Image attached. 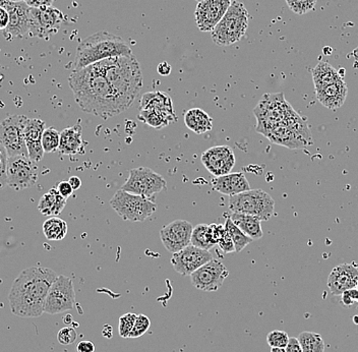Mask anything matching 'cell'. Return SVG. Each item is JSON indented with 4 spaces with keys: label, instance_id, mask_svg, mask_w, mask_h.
I'll return each mask as SVG.
<instances>
[{
    "label": "cell",
    "instance_id": "7a4b0ae2",
    "mask_svg": "<svg viewBox=\"0 0 358 352\" xmlns=\"http://www.w3.org/2000/svg\"><path fill=\"white\" fill-rule=\"evenodd\" d=\"M58 275L46 267L25 269L14 280L8 294L10 311L20 318H38L43 315L48 292Z\"/></svg>",
    "mask_w": 358,
    "mask_h": 352
},
{
    "label": "cell",
    "instance_id": "52a82bcc",
    "mask_svg": "<svg viewBox=\"0 0 358 352\" xmlns=\"http://www.w3.org/2000/svg\"><path fill=\"white\" fill-rule=\"evenodd\" d=\"M110 205L124 221L131 222L145 221L157 209L156 204L149 198L131 194L122 188L112 197Z\"/></svg>",
    "mask_w": 358,
    "mask_h": 352
},
{
    "label": "cell",
    "instance_id": "ffe728a7",
    "mask_svg": "<svg viewBox=\"0 0 358 352\" xmlns=\"http://www.w3.org/2000/svg\"><path fill=\"white\" fill-rule=\"evenodd\" d=\"M357 282V265L342 264L333 269L328 278V287L333 296H342L347 290L355 288Z\"/></svg>",
    "mask_w": 358,
    "mask_h": 352
},
{
    "label": "cell",
    "instance_id": "f1b7e54d",
    "mask_svg": "<svg viewBox=\"0 0 358 352\" xmlns=\"http://www.w3.org/2000/svg\"><path fill=\"white\" fill-rule=\"evenodd\" d=\"M43 232L48 241H63L67 234V224L61 218L50 217L43 223Z\"/></svg>",
    "mask_w": 358,
    "mask_h": 352
},
{
    "label": "cell",
    "instance_id": "7c38bea8",
    "mask_svg": "<svg viewBox=\"0 0 358 352\" xmlns=\"http://www.w3.org/2000/svg\"><path fill=\"white\" fill-rule=\"evenodd\" d=\"M76 303V292L71 278L59 275L52 284L45 303L44 313L58 315L74 309Z\"/></svg>",
    "mask_w": 358,
    "mask_h": 352
},
{
    "label": "cell",
    "instance_id": "60d3db41",
    "mask_svg": "<svg viewBox=\"0 0 358 352\" xmlns=\"http://www.w3.org/2000/svg\"><path fill=\"white\" fill-rule=\"evenodd\" d=\"M78 338L77 331L73 327H65L59 330L57 340L61 345H71L76 342Z\"/></svg>",
    "mask_w": 358,
    "mask_h": 352
},
{
    "label": "cell",
    "instance_id": "4fadbf2b",
    "mask_svg": "<svg viewBox=\"0 0 358 352\" xmlns=\"http://www.w3.org/2000/svg\"><path fill=\"white\" fill-rule=\"evenodd\" d=\"M38 167L24 155L10 157L8 164V186L16 190H26L35 186Z\"/></svg>",
    "mask_w": 358,
    "mask_h": 352
},
{
    "label": "cell",
    "instance_id": "6da1fadb",
    "mask_svg": "<svg viewBox=\"0 0 358 352\" xmlns=\"http://www.w3.org/2000/svg\"><path fill=\"white\" fill-rule=\"evenodd\" d=\"M69 85L76 102L86 113L107 120L126 110L96 65L74 69Z\"/></svg>",
    "mask_w": 358,
    "mask_h": 352
},
{
    "label": "cell",
    "instance_id": "4316f807",
    "mask_svg": "<svg viewBox=\"0 0 358 352\" xmlns=\"http://www.w3.org/2000/svg\"><path fill=\"white\" fill-rule=\"evenodd\" d=\"M233 223L235 224L245 234L251 237L253 241L262 239V229L260 226L262 220L256 216L247 215V214L232 213L230 216Z\"/></svg>",
    "mask_w": 358,
    "mask_h": 352
},
{
    "label": "cell",
    "instance_id": "cb8c5ba5",
    "mask_svg": "<svg viewBox=\"0 0 358 352\" xmlns=\"http://www.w3.org/2000/svg\"><path fill=\"white\" fill-rule=\"evenodd\" d=\"M82 135V129L80 124L63 129L60 133L58 151L67 156L82 154L85 152V144Z\"/></svg>",
    "mask_w": 358,
    "mask_h": 352
},
{
    "label": "cell",
    "instance_id": "ee69618b",
    "mask_svg": "<svg viewBox=\"0 0 358 352\" xmlns=\"http://www.w3.org/2000/svg\"><path fill=\"white\" fill-rule=\"evenodd\" d=\"M56 190L57 192H59V195L63 196V198L67 199V200L71 196V195H73L74 192V188H71L69 182H59V184H57Z\"/></svg>",
    "mask_w": 358,
    "mask_h": 352
},
{
    "label": "cell",
    "instance_id": "c3c4849f",
    "mask_svg": "<svg viewBox=\"0 0 358 352\" xmlns=\"http://www.w3.org/2000/svg\"><path fill=\"white\" fill-rule=\"evenodd\" d=\"M285 349L286 352H302L300 341L295 337L289 339V342H288Z\"/></svg>",
    "mask_w": 358,
    "mask_h": 352
},
{
    "label": "cell",
    "instance_id": "7bdbcfd3",
    "mask_svg": "<svg viewBox=\"0 0 358 352\" xmlns=\"http://www.w3.org/2000/svg\"><path fill=\"white\" fill-rule=\"evenodd\" d=\"M218 245H219L220 249L225 252V254H230V252H235L234 243H233L232 239H231L230 234L227 232V230H226L224 236L220 239Z\"/></svg>",
    "mask_w": 358,
    "mask_h": 352
},
{
    "label": "cell",
    "instance_id": "9c48e42d",
    "mask_svg": "<svg viewBox=\"0 0 358 352\" xmlns=\"http://www.w3.org/2000/svg\"><path fill=\"white\" fill-rule=\"evenodd\" d=\"M166 186V180L162 175L148 167H139L129 170L128 180L122 186V190L146 198H151L154 195L165 190Z\"/></svg>",
    "mask_w": 358,
    "mask_h": 352
},
{
    "label": "cell",
    "instance_id": "9a60e30c",
    "mask_svg": "<svg viewBox=\"0 0 358 352\" xmlns=\"http://www.w3.org/2000/svg\"><path fill=\"white\" fill-rule=\"evenodd\" d=\"M0 6L8 10L10 23L4 30L6 40L14 38H25L30 33V10L31 8L26 1L12 2L8 0H0Z\"/></svg>",
    "mask_w": 358,
    "mask_h": 352
},
{
    "label": "cell",
    "instance_id": "277c9868",
    "mask_svg": "<svg viewBox=\"0 0 358 352\" xmlns=\"http://www.w3.org/2000/svg\"><path fill=\"white\" fill-rule=\"evenodd\" d=\"M133 54L128 44L120 36L107 31L97 32L78 44L75 58V71L116 56Z\"/></svg>",
    "mask_w": 358,
    "mask_h": 352
},
{
    "label": "cell",
    "instance_id": "bcb514c9",
    "mask_svg": "<svg viewBox=\"0 0 358 352\" xmlns=\"http://www.w3.org/2000/svg\"><path fill=\"white\" fill-rule=\"evenodd\" d=\"M96 347H95L94 343L90 340H82L78 342L77 345L78 352H95Z\"/></svg>",
    "mask_w": 358,
    "mask_h": 352
},
{
    "label": "cell",
    "instance_id": "816d5d0a",
    "mask_svg": "<svg viewBox=\"0 0 358 352\" xmlns=\"http://www.w3.org/2000/svg\"><path fill=\"white\" fill-rule=\"evenodd\" d=\"M112 331H113V329H112L111 326L106 325L102 330V334L107 338H111Z\"/></svg>",
    "mask_w": 358,
    "mask_h": 352
},
{
    "label": "cell",
    "instance_id": "7402d4cb",
    "mask_svg": "<svg viewBox=\"0 0 358 352\" xmlns=\"http://www.w3.org/2000/svg\"><path fill=\"white\" fill-rule=\"evenodd\" d=\"M212 188L220 194L234 196L240 192L251 190L249 182L243 173H228L223 176H218L212 180Z\"/></svg>",
    "mask_w": 358,
    "mask_h": 352
},
{
    "label": "cell",
    "instance_id": "6f0895ef",
    "mask_svg": "<svg viewBox=\"0 0 358 352\" xmlns=\"http://www.w3.org/2000/svg\"><path fill=\"white\" fill-rule=\"evenodd\" d=\"M197 1H201V0H197Z\"/></svg>",
    "mask_w": 358,
    "mask_h": 352
},
{
    "label": "cell",
    "instance_id": "44dd1931",
    "mask_svg": "<svg viewBox=\"0 0 358 352\" xmlns=\"http://www.w3.org/2000/svg\"><path fill=\"white\" fill-rule=\"evenodd\" d=\"M139 110H154L166 116L171 122H177V114L173 110L172 99L165 92L155 91L144 94L139 102Z\"/></svg>",
    "mask_w": 358,
    "mask_h": 352
},
{
    "label": "cell",
    "instance_id": "1f68e13d",
    "mask_svg": "<svg viewBox=\"0 0 358 352\" xmlns=\"http://www.w3.org/2000/svg\"><path fill=\"white\" fill-rule=\"evenodd\" d=\"M45 122L38 118H29L25 126L26 147L32 144H42V135L45 131Z\"/></svg>",
    "mask_w": 358,
    "mask_h": 352
},
{
    "label": "cell",
    "instance_id": "74e56055",
    "mask_svg": "<svg viewBox=\"0 0 358 352\" xmlns=\"http://www.w3.org/2000/svg\"><path fill=\"white\" fill-rule=\"evenodd\" d=\"M290 337L284 331L274 330L271 331L267 335V342L271 347H279V349H286Z\"/></svg>",
    "mask_w": 358,
    "mask_h": 352
},
{
    "label": "cell",
    "instance_id": "7dc6e473",
    "mask_svg": "<svg viewBox=\"0 0 358 352\" xmlns=\"http://www.w3.org/2000/svg\"><path fill=\"white\" fill-rule=\"evenodd\" d=\"M8 23H10V16L8 10L0 6V31H4L8 28Z\"/></svg>",
    "mask_w": 358,
    "mask_h": 352
},
{
    "label": "cell",
    "instance_id": "ac0fdd59",
    "mask_svg": "<svg viewBox=\"0 0 358 352\" xmlns=\"http://www.w3.org/2000/svg\"><path fill=\"white\" fill-rule=\"evenodd\" d=\"M194 227L186 220H175L160 230L163 245L171 254H175L190 245Z\"/></svg>",
    "mask_w": 358,
    "mask_h": 352
},
{
    "label": "cell",
    "instance_id": "4dcf8cb0",
    "mask_svg": "<svg viewBox=\"0 0 358 352\" xmlns=\"http://www.w3.org/2000/svg\"><path fill=\"white\" fill-rule=\"evenodd\" d=\"M302 352H325L326 346L321 335L315 332L300 333L298 337Z\"/></svg>",
    "mask_w": 358,
    "mask_h": 352
},
{
    "label": "cell",
    "instance_id": "836d02e7",
    "mask_svg": "<svg viewBox=\"0 0 358 352\" xmlns=\"http://www.w3.org/2000/svg\"><path fill=\"white\" fill-rule=\"evenodd\" d=\"M139 111L141 112L139 114V120L154 129H163L171 122L166 116L160 112L154 110H139Z\"/></svg>",
    "mask_w": 358,
    "mask_h": 352
},
{
    "label": "cell",
    "instance_id": "ab89813d",
    "mask_svg": "<svg viewBox=\"0 0 358 352\" xmlns=\"http://www.w3.org/2000/svg\"><path fill=\"white\" fill-rule=\"evenodd\" d=\"M8 154L5 148L0 143V190L8 186Z\"/></svg>",
    "mask_w": 358,
    "mask_h": 352
},
{
    "label": "cell",
    "instance_id": "d4e9b609",
    "mask_svg": "<svg viewBox=\"0 0 358 352\" xmlns=\"http://www.w3.org/2000/svg\"><path fill=\"white\" fill-rule=\"evenodd\" d=\"M184 124L190 131L203 135L213 129V118L201 108H192L184 114Z\"/></svg>",
    "mask_w": 358,
    "mask_h": 352
},
{
    "label": "cell",
    "instance_id": "e0dca14e",
    "mask_svg": "<svg viewBox=\"0 0 358 352\" xmlns=\"http://www.w3.org/2000/svg\"><path fill=\"white\" fill-rule=\"evenodd\" d=\"M232 0H201L194 12L197 25L202 32H212L230 8Z\"/></svg>",
    "mask_w": 358,
    "mask_h": 352
},
{
    "label": "cell",
    "instance_id": "f5cc1de1",
    "mask_svg": "<svg viewBox=\"0 0 358 352\" xmlns=\"http://www.w3.org/2000/svg\"><path fill=\"white\" fill-rule=\"evenodd\" d=\"M271 352H286V349H279V347H271Z\"/></svg>",
    "mask_w": 358,
    "mask_h": 352
},
{
    "label": "cell",
    "instance_id": "11a10c76",
    "mask_svg": "<svg viewBox=\"0 0 358 352\" xmlns=\"http://www.w3.org/2000/svg\"><path fill=\"white\" fill-rule=\"evenodd\" d=\"M355 289L358 290V282H357V286H355Z\"/></svg>",
    "mask_w": 358,
    "mask_h": 352
},
{
    "label": "cell",
    "instance_id": "83f0119b",
    "mask_svg": "<svg viewBox=\"0 0 358 352\" xmlns=\"http://www.w3.org/2000/svg\"><path fill=\"white\" fill-rule=\"evenodd\" d=\"M313 78L315 90L325 88L329 85L343 80L339 72L330 63H325V61H321L315 65V69H313Z\"/></svg>",
    "mask_w": 358,
    "mask_h": 352
},
{
    "label": "cell",
    "instance_id": "e575fe53",
    "mask_svg": "<svg viewBox=\"0 0 358 352\" xmlns=\"http://www.w3.org/2000/svg\"><path fill=\"white\" fill-rule=\"evenodd\" d=\"M60 143V133L54 127H48L42 135V146L45 153H53L58 150Z\"/></svg>",
    "mask_w": 358,
    "mask_h": 352
},
{
    "label": "cell",
    "instance_id": "b9f144b4",
    "mask_svg": "<svg viewBox=\"0 0 358 352\" xmlns=\"http://www.w3.org/2000/svg\"><path fill=\"white\" fill-rule=\"evenodd\" d=\"M210 234H211L212 239H213L214 243L218 245L220 239L224 236L226 233L225 226L223 224H209Z\"/></svg>",
    "mask_w": 358,
    "mask_h": 352
},
{
    "label": "cell",
    "instance_id": "f546056e",
    "mask_svg": "<svg viewBox=\"0 0 358 352\" xmlns=\"http://www.w3.org/2000/svg\"><path fill=\"white\" fill-rule=\"evenodd\" d=\"M190 245L205 251H210L215 247L216 245L210 234L209 224H198L194 227Z\"/></svg>",
    "mask_w": 358,
    "mask_h": 352
},
{
    "label": "cell",
    "instance_id": "d6a6232c",
    "mask_svg": "<svg viewBox=\"0 0 358 352\" xmlns=\"http://www.w3.org/2000/svg\"><path fill=\"white\" fill-rule=\"evenodd\" d=\"M226 230L230 233L231 239H232L233 243L235 245V252H240L243 250L245 249V247L253 243V239L251 237L247 236V234L243 232L240 229L238 228L234 223L230 216L226 219L225 224Z\"/></svg>",
    "mask_w": 358,
    "mask_h": 352
},
{
    "label": "cell",
    "instance_id": "681fc988",
    "mask_svg": "<svg viewBox=\"0 0 358 352\" xmlns=\"http://www.w3.org/2000/svg\"><path fill=\"white\" fill-rule=\"evenodd\" d=\"M157 72H158L159 75L169 76L171 74V65H168V63H166V61H163L157 67Z\"/></svg>",
    "mask_w": 358,
    "mask_h": 352
},
{
    "label": "cell",
    "instance_id": "8fae6325",
    "mask_svg": "<svg viewBox=\"0 0 358 352\" xmlns=\"http://www.w3.org/2000/svg\"><path fill=\"white\" fill-rule=\"evenodd\" d=\"M63 12L52 8H33L30 10V37L49 39L65 23Z\"/></svg>",
    "mask_w": 358,
    "mask_h": 352
},
{
    "label": "cell",
    "instance_id": "8992f818",
    "mask_svg": "<svg viewBox=\"0 0 358 352\" xmlns=\"http://www.w3.org/2000/svg\"><path fill=\"white\" fill-rule=\"evenodd\" d=\"M230 209L232 213L256 216L262 221L274 215L275 201L262 190H249L230 197Z\"/></svg>",
    "mask_w": 358,
    "mask_h": 352
},
{
    "label": "cell",
    "instance_id": "db71d44e",
    "mask_svg": "<svg viewBox=\"0 0 358 352\" xmlns=\"http://www.w3.org/2000/svg\"><path fill=\"white\" fill-rule=\"evenodd\" d=\"M8 1L19 2V1H26V0H8Z\"/></svg>",
    "mask_w": 358,
    "mask_h": 352
},
{
    "label": "cell",
    "instance_id": "484cf974",
    "mask_svg": "<svg viewBox=\"0 0 358 352\" xmlns=\"http://www.w3.org/2000/svg\"><path fill=\"white\" fill-rule=\"evenodd\" d=\"M65 205H67V199L60 196L56 188H52L40 199L38 210L42 215L54 217L63 211Z\"/></svg>",
    "mask_w": 358,
    "mask_h": 352
},
{
    "label": "cell",
    "instance_id": "d590c367",
    "mask_svg": "<svg viewBox=\"0 0 358 352\" xmlns=\"http://www.w3.org/2000/svg\"><path fill=\"white\" fill-rule=\"evenodd\" d=\"M150 327H151V321H150L149 318L144 315V314H139V315L137 316L135 325H133V330H131L128 338L135 339L143 336L144 334L148 332Z\"/></svg>",
    "mask_w": 358,
    "mask_h": 352
},
{
    "label": "cell",
    "instance_id": "d6986e66",
    "mask_svg": "<svg viewBox=\"0 0 358 352\" xmlns=\"http://www.w3.org/2000/svg\"><path fill=\"white\" fill-rule=\"evenodd\" d=\"M202 163L215 177L228 175L235 165L234 152L230 146L210 148L202 155Z\"/></svg>",
    "mask_w": 358,
    "mask_h": 352
},
{
    "label": "cell",
    "instance_id": "f35d334b",
    "mask_svg": "<svg viewBox=\"0 0 358 352\" xmlns=\"http://www.w3.org/2000/svg\"><path fill=\"white\" fill-rule=\"evenodd\" d=\"M135 314L128 313L122 315L120 318V324H118V332L122 338H128L133 325H135V319H137Z\"/></svg>",
    "mask_w": 358,
    "mask_h": 352
},
{
    "label": "cell",
    "instance_id": "30bf717a",
    "mask_svg": "<svg viewBox=\"0 0 358 352\" xmlns=\"http://www.w3.org/2000/svg\"><path fill=\"white\" fill-rule=\"evenodd\" d=\"M29 118L24 116H10L0 122V143L5 148L8 157L27 156L25 126Z\"/></svg>",
    "mask_w": 358,
    "mask_h": 352
},
{
    "label": "cell",
    "instance_id": "2e32d148",
    "mask_svg": "<svg viewBox=\"0 0 358 352\" xmlns=\"http://www.w3.org/2000/svg\"><path fill=\"white\" fill-rule=\"evenodd\" d=\"M213 258L210 251L199 249L192 245H188L179 252L173 254L171 264L173 269L182 276H190L194 271L204 266Z\"/></svg>",
    "mask_w": 358,
    "mask_h": 352
},
{
    "label": "cell",
    "instance_id": "9f6ffc18",
    "mask_svg": "<svg viewBox=\"0 0 358 352\" xmlns=\"http://www.w3.org/2000/svg\"><path fill=\"white\" fill-rule=\"evenodd\" d=\"M234 1H243V0H234Z\"/></svg>",
    "mask_w": 358,
    "mask_h": 352
},
{
    "label": "cell",
    "instance_id": "ba28073f",
    "mask_svg": "<svg viewBox=\"0 0 358 352\" xmlns=\"http://www.w3.org/2000/svg\"><path fill=\"white\" fill-rule=\"evenodd\" d=\"M287 102L284 100L283 94H265L262 100L255 109V114L258 118L256 131L266 135L273 126L280 124L282 118H288L294 110L288 107Z\"/></svg>",
    "mask_w": 358,
    "mask_h": 352
},
{
    "label": "cell",
    "instance_id": "3957f363",
    "mask_svg": "<svg viewBox=\"0 0 358 352\" xmlns=\"http://www.w3.org/2000/svg\"><path fill=\"white\" fill-rule=\"evenodd\" d=\"M95 65L111 85L124 108L128 109L144 84L141 67L135 55L111 57Z\"/></svg>",
    "mask_w": 358,
    "mask_h": 352
},
{
    "label": "cell",
    "instance_id": "603a6c76",
    "mask_svg": "<svg viewBox=\"0 0 358 352\" xmlns=\"http://www.w3.org/2000/svg\"><path fill=\"white\" fill-rule=\"evenodd\" d=\"M348 88L344 80H341L335 84L329 85L325 88L315 90V96L322 105L330 110H336L340 108L346 100Z\"/></svg>",
    "mask_w": 358,
    "mask_h": 352
},
{
    "label": "cell",
    "instance_id": "f907efd6",
    "mask_svg": "<svg viewBox=\"0 0 358 352\" xmlns=\"http://www.w3.org/2000/svg\"><path fill=\"white\" fill-rule=\"evenodd\" d=\"M69 182L71 188H74V190H77L82 186V180H80V178L78 177V176H71L69 179Z\"/></svg>",
    "mask_w": 358,
    "mask_h": 352
},
{
    "label": "cell",
    "instance_id": "f6af8a7d",
    "mask_svg": "<svg viewBox=\"0 0 358 352\" xmlns=\"http://www.w3.org/2000/svg\"><path fill=\"white\" fill-rule=\"evenodd\" d=\"M54 0H26V3L30 8H41L52 6Z\"/></svg>",
    "mask_w": 358,
    "mask_h": 352
},
{
    "label": "cell",
    "instance_id": "5bb4252c",
    "mask_svg": "<svg viewBox=\"0 0 358 352\" xmlns=\"http://www.w3.org/2000/svg\"><path fill=\"white\" fill-rule=\"evenodd\" d=\"M230 276V271L225 265L217 258H212L204 266L190 275L192 285L205 292H217Z\"/></svg>",
    "mask_w": 358,
    "mask_h": 352
},
{
    "label": "cell",
    "instance_id": "5b68a950",
    "mask_svg": "<svg viewBox=\"0 0 358 352\" xmlns=\"http://www.w3.org/2000/svg\"><path fill=\"white\" fill-rule=\"evenodd\" d=\"M249 27V12L240 1L230 4L222 20L214 28L212 39L218 46H230L245 37Z\"/></svg>",
    "mask_w": 358,
    "mask_h": 352
},
{
    "label": "cell",
    "instance_id": "8d00e7d4",
    "mask_svg": "<svg viewBox=\"0 0 358 352\" xmlns=\"http://www.w3.org/2000/svg\"><path fill=\"white\" fill-rule=\"evenodd\" d=\"M285 1L291 12L300 16L313 10L317 3V0H285Z\"/></svg>",
    "mask_w": 358,
    "mask_h": 352
}]
</instances>
